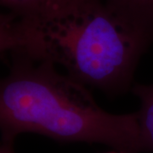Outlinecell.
I'll use <instances>...</instances> for the list:
<instances>
[{
	"label": "cell",
	"instance_id": "obj_1",
	"mask_svg": "<svg viewBox=\"0 0 153 153\" xmlns=\"http://www.w3.org/2000/svg\"><path fill=\"white\" fill-rule=\"evenodd\" d=\"M2 51L60 65L69 76L105 93L130 88L153 29L103 0H63L33 16H1Z\"/></svg>",
	"mask_w": 153,
	"mask_h": 153
},
{
	"label": "cell",
	"instance_id": "obj_2",
	"mask_svg": "<svg viewBox=\"0 0 153 153\" xmlns=\"http://www.w3.org/2000/svg\"><path fill=\"white\" fill-rule=\"evenodd\" d=\"M1 82L2 141L33 133L61 143H96L123 153H146L138 114L105 111L82 84L47 61L11 54Z\"/></svg>",
	"mask_w": 153,
	"mask_h": 153
},
{
	"label": "cell",
	"instance_id": "obj_3",
	"mask_svg": "<svg viewBox=\"0 0 153 153\" xmlns=\"http://www.w3.org/2000/svg\"><path fill=\"white\" fill-rule=\"evenodd\" d=\"M132 92L140 102L137 114L146 152L153 153V83L136 84L132 87Z\"/></svg>",
	"mask_w": 153,
	"mask_h": 153
},
{
	"label": "cell",
	"instance_id": "obj_4",
	"mask_svg": "<svg viewBox=\"0 0 153 153\" xmlns=\"http://www.w3.org/2000/svg\"><path fill=\"white\" fill-rule=\"evenodd\" d=\"M127 17L153 29V0H103Z\"/></svg>",
	"mask_w": 153,
	"mask_h": 153
},
{
	"label": "cell",
	"instance_id": "obj_5",
	"mask_svg": "<svg viewBox=\"0 0 153 153\" xmlns=\"http://www.w3.org/2000/svg\"><path fill=\"white\" fill-rule=\"evenodd\" d=\"M1 4L9 10L12 16L17 18L33 16L43 10L46 0H0Z\"/></svg>",
	"mask_w": 153,
	"mask_h": 153
},
{
	"label": "cell",
	"instance_id": "obj_6",
	"mask_svg": "<svg viewBox=\"0 0 153 153\" xmlns=\"http://www.w3.org/2000/svg\"><path fill=\"white\" fill-rule=\"evenodd\" d=\"M0 153H15L13 148V142H4L2 141Z\"/></svg>",
	"mask_w": 153,
	"mask_h": 153
},
{
	"label": "cell",
	"instance_id": "obj_7",
	"mask_svg": "<svg viewBox=\"0 0 153 153\" xmlns=\"http://www.w3.org/2000/svg\"><path fill=\"white\" fill-rule=\"evenodd\" d=\"M61 1H63V0H46L45 7H46V6L51 5V4H57V3H60ZM45 7H44V8H45ZM43 10H44V9H43Z\"/></svg>",
	"mask_w": 153,
	"mask_h": 153
},
{
	"label": "cell",
	"instance_id": "obj_8",
	"mask_svg": "<svg viewBox=\"0 0 153 153\" xmlns=\"http://www.w3.org/2000/svg\"><path fill=\"white\" fill-rule=\"evenodd\" d=\"M108 153H123V152H117V151H116V152H108Z\"/></svg>",
	"mask_w": 153,
	"mask_h": 153
}]
</instances>
